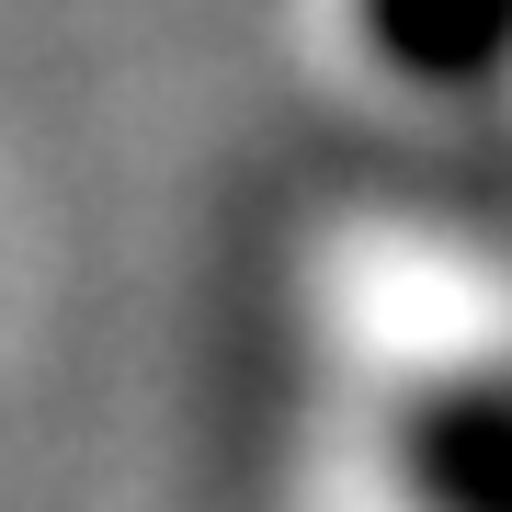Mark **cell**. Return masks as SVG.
Instances as JSON below:
<instances>
[{
    "instance_id": "1",
    "label": "cell",
    "mask_w": 512,
    "mask_h": 512,
    "mask_svg": "<svg viewBox=\"0 0 512 512\" xmlns=\"http://www.w3.org/2000/svg\"><path fill=\"white\" fill-rule=\"evenodd\" d=\"M490 23H512V0H490Z\"/></svg>"
}]
</instances>
